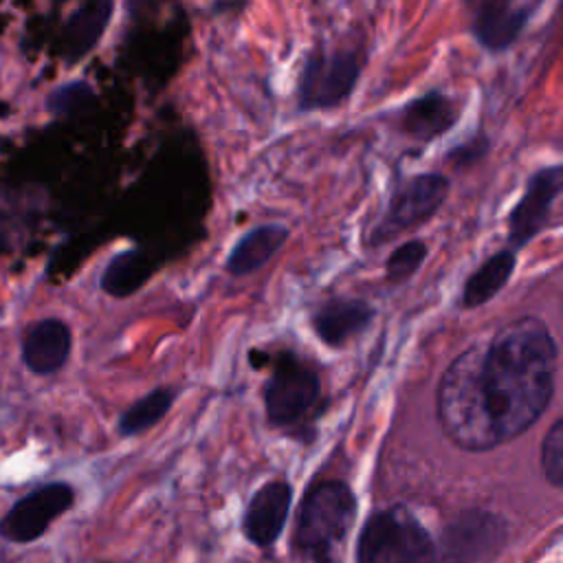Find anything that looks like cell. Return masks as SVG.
<instances>
[{"instance_id": "6da1fadb", "label": "cell", "mask_w": 563, "mask_h": 563, "mask_svg": "<svg viewBox=\"0 0 563 563\" xmlns=\"http://www.w3.org/2000/svg\"><path fill=\"white\" fill-rule=\"evenodd\" d=\"M556 361V341L539 317L501 325L444 369L435 394L442 433L475 453L519 438L552 400Z\"/></svg>"}, {"instance_id": "277c9868", "label": "cell", "mask_w": 563, "mask_h": 563, "mask_svg": "<svg viewBox=\"0 0 563 563\" xmlns=\"http://www.w3.org/2000/svg\"><path fill=\"white\" fill-rule=\"evenodd\" d=\"M363 62L352 48H321L308 53L299 86V110H328L341 106L356 88Z\"/></svg>"}, {"instance_id": "8fae6325", "label": "cell", "mask_w": 563, "mask_h": 563, "mask_svg": "<svg viewBox=\"0 0 563 563\" xmlns=\"http://www.w3.org/2000/svg\"><path fill=\"white\" fill-rule=\"evenodd\" d=\"M376 310L365 299L330 297L310 317L314 334L328 347H343L367 330Z\"/></svg>"}, {"instance_id": "9a60e30c", "label": "cell", "mask_w": 563, "mask_h": 563, "mask_svg": "<svg viewBox=\"0 0 563 563\" xmlns=\"http://www.w3.org/2000/svg\"><path fill=\"white\" fill-rule=\"evenodd\" d=\"M114 4L110 0H92L77 7L64 24V57L68 64L84 59L101 40Z\"/></svg>"}, {"instance_id": "d6986e66", "label": "cell", "mask_w": 563, "mask_h": 563, "mask_svg": "<svg viewBox=\"0 0 563 563\" xmlns=\"http://www.w3.org/2000/svg\"><path fill=\"white\" fill-rule=\"evenodd\" d=\"M174 389L169 387H156L143 398L134 400L121 416H119V433L125 438H132L136 433H143L158 424L167 411L174 405Z\"/></svg>"}, {"instance_id": "5b68a950", "label": "cell", "mask_w": 563, "mask_h": 563, "mask_svg": "<svg viewBox=\"0 0 563 563\" xmlns=\"http://www.w3.org/2000/svg\"><path fill=\"white\" fill-rule=\"evenodd\" d=\"M449 180L438 172L413 174L396 187L380 220L369 231L367 244L378 249L396 235L427 222L446 200Z\"/></svg>"}, {"instance_id": "7402d4cb", "label": "cell", "mask_w": 563, "mask_h": 563, "mask_svg": "<svg viewBox=\"0 0 563 563\" xmlns=\"http://www.w3.org/2000/svg\"><path fill=\"white\" fill-rule=\"evenodd\" d=\"M541 473L550 486H563V420H554L541 442Z\"/></svg>"}, {"instance_id": "e0dca14e", "label": "cell", "mask_w": 563, "mask_h": 563, "mask_svg": "<svg viewBox=\"0 0 563 563\" xmlns=\"http://www.w3.org/2000/svg\"><path fill=\"white\" fill-rule=\"evenodd\" d=\"M517 266V255L510 249L497 251L486 257L464 282L462 306L477 308L488 303L512 277Z\"/></svg>"}, {"instance_id": "52a82bcc", "label": "cell", "mask_w": 563, "mask_h": 563, "mask_svg": "<svg viewBox=\"0 0 563 563\" xmlns=\"http://www.w3.org/2000/svg\"><path fill=\"white\" fill-rule=\"evenodd\" d=\"M75 504V490L66 482H48L20 497L0 519V534L15 543L42 537L48 526Z\"/></svg>"}, {"instance_id": "ac0fdd59", "label": "cell", "mask_w": 563, "mask_h": 563, "mask_svg": "<svg viewBox=\"0 0 563 563\" xmlns=\"http://www.w3.org/2000/svg\"><path fill=\"white\" fill-rule=\"evenodd\" d=\"M152 271L154 268L145 253H141L139 249H128L110 257L99 277V286L106 295L114 299H125L150 279Z\"/></svg>"}, {"instance_id": "8992f818", "label": "cell", "mask_w": 563, "mask_h": 563, "mask_svg": "<svg viewBox=\"0 0 563 563\" xmlns=\"http://www.w3.org/2000/svg\"><path fill=\"white\" fill-rule=\"evenodd\" d=\"M319 396V374L286 352L264 385L266 418L273 427H292L314 409Z\"/></svg>"}, {"instance_id": "9c48e42d", "label": "cell", "mask_w": 563, "mask_h": 563, "mask_svg": "<svg viewBox=\"0 0 563 563\" xmlns=\"http://www.w3.org/2000/svg\"><path fill=\"white\" fill-rule=\"evenodd\" d=\"M506 521L488 510H464L444 532L446 554L455 563L493 556L506 543Z\"/></svg>"}, {"instance_id": "7c38bea8", "label": "cell", "mask_w": 563, "mask_h": 563, "mask_svg": "<svg viewBox=\"0 0 563 563\" xmlns=\"http://www.w3.org/2000/svg\"><path fill=\"white\" fill-rule=\"evenodd\" d=\"M73 347L70 328L55 317L35 321L22 336V363L40 376L59 372Z\"/></svg>"}, {"instance_id": "3957f363", "label": "cell", "mask_w": 563, "mask_h": 563, "mask_svg": "<svg viewBox=\"0 0 563 563\" xmlns=\"http://www.w3.org/2000/svg\"><path fill=\"white\" fill-rule=\"evenodd\" d=\"M435 541L405 506L372 512L356 541V563H433Z\"/></svg>"}, {"instance_id": "7a4b0ae2", "label": "cell", "mask_w": 563, "mask_h": 563, "mask_svg": "<svg viewBox=\"0 0 563 563\" xmlns=\"http://www.w3.org/2000/svg\"><path fill=\"white\" fill-rule=\"evenodd\" d=\"M354 517L356 495L345 482H317L306 490L299 504L295 545L317 563H323L332 554V548L347 537Z\"/></svg>"}, {"instance_id": "30bf717a", "label": "cell", "mask_w": 563, "mask_h": 563, "mask_svg": "<svg viewBox=\"0 0 563 563\" xmlns=\"http://www.w3.org/2000/svg\"><path fill=\"white\" fill-rule=\"evenodd\" d=\"M292 504V488L284 479H273L260 486L242 517V532L244 537L257 545V548H268L273 545L288 519Z\"/></svg>"}, {"instance_id": "ffe728a7", "label": "cell", "mask_w": 563, "mask_h": 563, "mask_svg": "<svg viewBox=\"0 0 563 563\" xmlns=\"http://www.w3.org/2000/svg\"><path fill=\"white\" fill-rule=\"evenodd\" d=\"M97 95L86 81H66L53 88L46 97V110L57 119H68L92 108Z\"/></svg>"}, {"instance_id": "603a6c76", "label": "cell", "mask_w": 563, "mask_h": 563, "mask_svg": "<svg viewBox=\"0 0 563 563\" xmlns=\"http://www.w3.org/2000/svg\"><path fill=\"white\" fill-rule=\"evenodd\" d=\"M488 152V139L486 136H473L468 139L464 145H457L455 150L449 152V158L455 163V165H466V163H473L475 158L484 156Z\"/></svg>"}, {"instance_id": "44dd1931", "label": "cell", "mask_w": 563, "mask_h": 563, "mask_svg": "<svg viewBox=\"0 0 563 563\" xmlns=\"http://www.w3.org/2000/svg\"><path fill=\"white\" fill-rule=\"evenodd\" d=\"M427 260V244L422 240H407L396 246L385 262V279L389 284L407 282Z\"/></svg>"}, {"instance_id": "ba28073f", "label": "cell", "mask_w": 563, "mask_h": 563, "mask_svg": "<svg viewBox=\"0 0 563 563\" xmlns=\"http://www.w3.org/2000/svg\"><path fill=\"white\" fill-rule=\"evenodd\" d=\"M561 185L563 176L559 165L541 167L528 178L519 202L508 213V246L512 253L523 249L545 229L550 211L561 194Z\"/></svg>"}, {"instance_id": "2e32d148", "label": "cell", "mask_w": 563, "mask_h": 563, "mask_svg": "<svg viewBox=\"0 0 563 563\" xmlns=\"http://www.w3.org/2000/svg\"><path fill=\"white\" fill-rule=\"evenodd\" d=\"M288 240L284 224H260L244 233L227 257V271L233 277H242L262 268Z\"/></svg>"}, {"instance_id": "cb8c5ba5", "label": "cell", "mask_w": 563, "mask_h": 563, "mask_svg": "<svg viewBox=\"0 0 563 563\" xmlns=\"http://www.w3.org/2000/svg\"><path fill=\"white\" fill-rule=\"evenodd\" d=\"M235 563H242V561H235Z\"/></svg>"}, {"instance_id": "4fadbf2b", "label": "cell", "mask_w": 563, "mask_h": 563, "mask_svg": "<svg viewBox=\"0 0 563 563\" xmlns=\"http://www.w3.org/2000/svg\"><path fill=\"white\" fill-rule=\"evenodd\" d=\"M537 4L479 2L475 7L471 31L475 40L490 53H501L517 42Z\"/></svg>"}, {"instance_id": "5bb4252c", "label": "cell", "mask_w": 563, "mask_h": 563, "mask_svg": "<svg viewBox=\"0 0 563 563\" xmlns=\"http://www.w3.org/2000/svg\"><path fill=\"white\" fill-rule=\"evenodd\" d=\"M460 117L457 103L440 90H429L422 97L411 99L398 117L400 130L413 141L429 143L446 134Z\"/></svg>"}]
</instances>
